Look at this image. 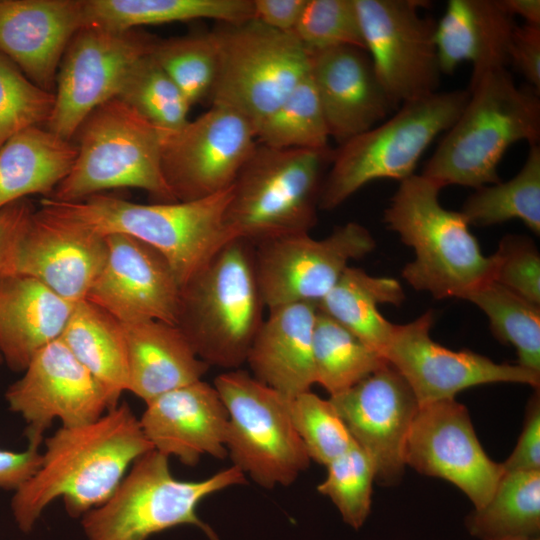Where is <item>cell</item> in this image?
<instances>
[{
    "label": "cell",
    "mask_w": 540,
    "mask_h": 540,
    "mask_svg": "<svg viewBox=\"0 0 540 540\" xmlns=\"http://www.w3.org/2000/svg\"><path fill=\"white\" fill-rule=\"evenodd\" d=\"M152 449L125 402L92 423L61 426L45 440L38 470L14 493L11 508L19 529L31 531L44 509L59 497L71 517L98 507L129 466Z\"/></svg>",
    "instance_id": "cell-1"
},
{
    "label": "cell",
    "mask_w": 540,
    "mask_h": 540,
    "mask_svg": "<svg viewBox=\"0 0 540 540\" xmlns=\"http://www.w3.org/2000/svg\"><path fill=\"white\" fill-rule=\"evenodd\" d=\"M467 90L464 108L421 173L442 188L498 183V165L509 147L540 139L539 92L518 86L507 68L470 80Z\"/></svg>",
    "instance_id": "cell-2"
},
{
    "label": "cell",
    "mask_w": 540,
    "mask_h": 540,
    "mask_svg": "<svg viewBox=\"0 0 540 540\" xmlns=\"http://www.w3.org/2000/svg\"><path fill=\"white\" fill-rule=\"evenodd\" d=\"M232 185L185 202L139 204L95 194L75 202L43 198L41 206L102 235L126 234L156 249L181 288L225 245L238 238L226 222Z\"/></svg>",
    "instance_id": "cell-3"
},
{
    "label": "cell",
    "mask_w": 540,
    "mask_h": 540,
    "mask_svg": "<svg viewBox=\"0 0 540 540\" xmlns=\"http://www.w3.org/2000/svg\"><path fill=\"white\" fill-rule=\"evenodd\" d=\"M441 189L422 174L400 181L383 221L414 250L402 276L415 290L465 299L492 281L493 258L483 254L464 215L440 204Z\"/></svg>",
    "instance_id": "cell-4"
},
{
    "label": "cell",
    "mask_w": 540,
    "mask_h": 540,
    "mask_svg": "<svg viewBox=\"0 0 540 540\" xmlns=\"http://www.w3.org/2000/svg\"><path fill=\"white\" fill-rule=\"evenodd\" d=\"M254 245L236 238L182 288L177 326L209 366L239 369L264 321Z\"/></svg>",
    "instance_id": "cell-5"
},
{
    "label": "cell",
    "mask_w": 540,
    "mask_h": 540,
    "mask_svg": "<svg viewBox=\"0 0 540 540\" xmlns=\"http://www.w3.org/2000/svg\"><path fill=\"white\" fill-rule=\"evenodd\" d=\"M167 133L119 98L103 103L77 130L75 162L47 198L75 202L110 189L138 188L157 203L177 202L161 167Z\"/></svg>",
    "instance_id": "cell-6"
},
{
    "label": "cell",
    "mask_w": 540,
    "mask_h": 540,
    "mask_svg": "<svg viewBox=\"0 0 540 540\" xmlns=\"http://www.w3.org/2000/svg\"><path fill=\"white\" fill-rule=\"evenodd\" d=\"M468 97V90L458 89L407 101L383 123L339 145L323 179L318 207L335 209L371 181L400 182L415 174L424 151L451 127Z\"/></svg>",
    "instance_id": "cell-7"
},
{
    "label": "cell",
    "mask_w": 540,
    "mask_h": 540,
    "mask_svg": "<svg viewBox=\"0 0 540 540\" xmlns=\"http://www.w3.org/2000/svg\"><path fill=\"white\" fill-rule=\"evenodd\" d=\"M333 150L257 144L232 184L226 222L252 244L309 233L317 221L323 171Z\"/></svg>",
    "instance_id": "cell-8"
},
{
    "label": "cell",
    "mask_w": 540,
    "mask_h": 540,
    "mask_svg": "<svg viewBox=\"0 0 540 540\" xmlns=\"http://www.w3.org/2000/svg\"><path fill=\"white\" fill-rule=\"evenodd\" d=\"M168 459L155 449L138 457L109 498L82 516L87 540H146L183 524L219 540L197 507L213 493L245 484L244 473L232 465L203 480L182 481L171 474Z\"/></svg>",
    "instance_id": "cell-9"
},
{
    "label": "cell",
    "mask_w": 540,
    "mask_h": 540,
    "mask_svg": "<svg viewBox=\"0 0 540 540\" xmlns=\"http://www.w3.org/2000/svg\"><path fill=\"white\" fill-rule=\"evenodd\" d=\"M218 51L211 105L242 115L256 129L309 74V53L292 32L256 19L212 32Z\"/></svg>",
    "instance_id": "cell-10"
},
{
    "label": "cell",
    "mask_w": 540,
    "mask_h": 540,
    "mask_svg": "<svg viewBox=\"0 0 540 540\" xmlns=\"http://www.w3.org/2000/svg\"><path fill=\"white\" fill-rule=\"evenodd\" d=\"M214 387L228 412L226 449L233 465L266 489L292 484L310 458L290 399L241 369L218 375Z\"/></svg>",
    "instance_id": "cell-11"
},
{
    "label": "cell",
    "mask_w": 540,
    "mask_h": 540,
    "mask_svg": "<svg viewBox=\"0 0 540 540\" xmlns=\"http://www.w3.org/2000/svg\"><path fill=\"white\" fill-rule=\"evenodd\" d=\"M156 41L136 29H79L59 65L54 106L45 128L73 141L87 116L118 96L133 66L152 51Z\"/></svg>",
    "instance_id": "cell-12"
},
{
    "label": "cell",
    "mask_w": 540,
    "mask_h": 540,
    "mask_svg": "<svg viewBox=\"0 0 540 540\" xmlns=\"http://www.w3.org/2000/svg\"><path fill=\"white\" fill-rule=\"evenodd\" d=\"M365 50L392 103L438 91L441 71L436 22L421 15L424 0H355Z\"/></svg>",
    "instance_id": "cell-13"
},
{
    "label": "cell",
    "mask_w": 540,
    "mask_h": 540,
    "mask_svg": "<svg viewBox=\"0 0 540 540\" xmlns=\"http://www.w3.org/2000/svg\"><path fill=\"white\" fill-rule=\"evenodd\" d=\"M253 245L260 292L271 310L292 303H318L339 281L348 262L369 254L376 243L364 226L348 222L320 240L300 233Z\"/></svg>",
    "instance_id": "cell-14"
},
{
    "label": "cell",
    "mask_w": 540,
    "mask_h": 540,
    "mask_svg": "<svg viewBox=\"0 0 540 540\" xmlns=\"http://www.w3.org/2000/svg\"><path fill=\"white\" fill-rule=\"evenodd\" d=\"M257 144L255 129L246 118L211 105L166 134L161 156L164 179L177 201L211 196L234 183Z\"/></svg>",
    "instance_id": "cell-15"
},
{
    "label": "cell",
    "mask_w": 540,
    "mask_h": 540,
    "mask_svg": "<svg viewBox=\"0 0 540 540\" xmlns=\"http://www.w3.org/2000/svg\"><path fill=\"white\" fill-rule=\"evenodd\" d=\"M432 311L395 324L384 356L406 380L419 406L454 399L469 387L510 382L539 389L540 374L520 365L499 364L470 350L453 351L430 337Z\"/></svg>",
    "instance_id": "cell-16"
},
{
    "label": "cell",
    "mask_w": 540,
    "mask_h": 540,
    "mask_svg": "<svg viewBox=\"0 0 540 540\" xmlns=\"http://www.w3.org/2000/svg\"><path fill=\"white\" fill-rule=\"evenodd\" d=\"M5 398L10 410L25 420L28 442L42 443L43 433L56 419L63 427L81 426L115 407L105 387L61 339L34 355Z\"/></svg>",
    "instance_id": "cell-17"
},
{
    "label": "cell",
    "mask_w": 540,
    "mask_h": 540,
    "mask_svg": "<svg viewBox=\"0 0 540 540\" xmlns=\"http://www.w3.org/2000/svg\"><path fill=\"white\" fill-rule=\"evenodd\" d=\"M405 464L460 488L475 509L491 498L503 474L484 452L464 405L448 399L419 406L404 453Z\"/></svg>",
    "instance_id": "cell-18"
},
{
    "label": "cell",
    "mask_w": 540,
    "mask_h": 540,
    "mask_svg": "<svg viewBox=\"0 0 540 540\" xmlns=\"http://www.w3.org/2000/svg\"><path fill=\"white\" fill-rule=\"evenodd\" d=\"M329 400L355 443L372 459L376 479L385 485L398 482L406 465L408 433L419 409L403 376L388 364Z\"/></svg>",
    "instance_id": "cell-19"
},
{
    "label": "cell",
    "mask_w": 540,
    "mask_h": 540,
    "mask_svg": "<svg viewBox=\"0 0 540 540\" xmlns=\"http://www.w3.org/2000/svg\"><path fill=\"white\" fill-rule=\"evenodd\" d=\"M105 238L106 262L85 299L121 323L155 319L176 325L181 286L168 261L132 236Z\"/></svg>",
    "instance_id": "cell-20"
},
{
    "label": "cell",
    "mask_w": 540,
    "mask_h": 540,
    "mask_svg": "<svg viewBox=\"0 0 540 540\" xmlns=\"http://www.w3.org/2000/svg\"><path fill=\"white\" fill-rule=\"evenodd\" d=\"M107 253L105 236L41 207L18 242L15 274L39 280L75 304L86 298Z\"/></svg>",
    "instance_id": "cell-21"
},
{
    "label": "cell",
    "mask_w": 540,
    "mask_h": 540,
    "mask_svg": "<svg viewBox=\"0 0 540 540\" xmlns=\"http://www.w3.org/2000/svg\"><path fill=\"white\" fill-rule=\"evenodd\" d=\"M308 53L309 74L330 138L339 145L374 127L397 109L365 50L340 46Z\"/></svg>",
    "instance_id": "cell-22"
},
{
    "label": "cell",
    "mask_w": 540,
    "mask_h": 540,
    "mask_svg": "<svg viewBox=\"0 0 540 540\" xmlns=\"http://www.w3.org/2000/svg\"><path fill=\"white\" fill-rule=\"evenodd\" d=\"M139 422L153 449L185 465L228 455V412L214 385L203 380L147 402Z\"/></svg>",
    "instance_id": "cell-23"
},
{
    "label": "cell",
    "mask_w": 540,
    "mask_h": 540,
    "mask_svg": "<svg viewBox=\"0 0 540 540\" xmlns=\"http://www.w3.org/2000/svg\"><path fill=\"white\" fill-rule=\"evenodd\" d=\"M83 26V0H0V53L54 93L64 52Z\"/></svg>",
    "instance_id": "cell-24"
},
{
    "label": "cell",
    "mask_w": 540,
    "mask_h": 540,
    "mask_svg": "<svg viewBox=\"0 0 540 540\" xmlns=\"http://www.w3.org/2000/svg\"><path fill=\"white\" fill-rule=\"evenodd\" d=\"M317 303L299 302L269 310L246 362L252 376L285 397L311 391L316 383L313 331Z\"/></svg>",
    "instance_id": "cell-25"
},
{
    "label": "cell",
    "mask_w": 540,
    "mask_h": 540,
    "mask_svg": "<svg viewBox=\"0 0 540 540\" xmlns=\"http://www.w3.org/2000/svg\"><path fill=\"white\" fill-rule=\"evenodd\" d=\"M501 0H449L436 22L435 43L441 73L472 64L470 80L507 68L516 23Z\"/></svg>",
    "instance_id": "cell-26"
},
{
    "label": "cell",
    "mask_w": 540,
    "mask_h": 540,
    "mask_svg": "<svg viewBox=\"0 0 540 540\" xmlns=\"http://www.w3.org/2000/svg\"><path fill=\"white\" fill-rule=\"evenodd\" d=\"M76 304V303H75ZM39 280L22 274L0 278V354L13 371L60 339L74 310Z\"/></svg>",
    "instance_id": "cell-27"
},
{
    "label": "cell",
    "mask_w": 540,
    "mask_h": 540,
    "mask_svg": "<svg viewBox=\"0 0 540 540\" xmlns=\"http://www.w3.org/2000/svg\"><path fill=\"white\" fill-rule=\"evenodd\" d=\"M128 359V390L145 403L202 380L201 360L177 325L155 319L122 323Z\"/></svg>",
    "instance_id": "cell-28"
},
{
    "label": "cell",
    "mask_w": 540,
    "mask_h": 540,
    "mask_svg": "<svg viewBox=\"0 0 540 540\" xmlns=\"http://www.w3.org/2000/svg\"><path fill=\"white\" fill-rule=\"evenodd\" d=\"M77 155L73 141L43 126L29 127L0 147V209L32 194L50 197Z\"/></svg>",
    "instance_id": "cell-29"
},
{
    "label": "cell",
    "mask_w": 540,
    "mask_h": 540,
    "mask_svg": "<svg viewBox=\"0 0 540 540\" xmlns=\"http://www.w3.org/2000/svg\"><path fill=\"white\" fill-rule=\"evenodd\" d=\"M404 299V290L396 279L371 276L362 269L347 267L317 308L384 356L395 324L385 319L378 306H399Z\"/></svg>",
    "instance_id": "cell-30"
},
{
    "label": "cell",
    "mask_w": 540,
    "mask_h": 540,
    "mask_svg": "<svg viewBox=\"0 0 540 540\" xmlns=\"http://www.w3.org/2000/svg\"><path fill=\"white\" fill-rule=\"evenodd\" d=\"M83 14L84 26L109 31L197 19L224 24L254 19L253 0H83Z\"/></svg>",
    "instance_id": "cell-31"
},
{
    "label": "cell",
    "mask_w": 540,
    "mask_h": 540,
    "mask_svg": "<svg viewBox=\"0 0 540 540\" xmlns=\"http://www.w3.org/2000/svg\"><path fill=\"white\" fill-rule=\"evenodd\" d=\"M60 339L105 387L113 406L128 390V359L122 323L84 299L77 302Z\"/></svg>",
    "instance_id": "cell-32"
},
{
    "label": "cell",
    "mask_w": 540,
    "mask_h": 540,
    "mask_svg": "<svg viewBox=\"0 0 540 540\" xmlns=\"http://www.w3.org/2000/svg\"><path fill=\"white\" fill-rule=\"evenodd\" d=\"M482 540L537 537L540 531V471L503 472L489 501L467 518Z\"/></svg>",
    "instance_id": "cell-33"
},
{
    "label": "cell",
    "mask_w": 540,
    "mask_h": 540,
    "mask_svg": "<svg viewBox=\"0 0 540 540\" xmlns=\"http://www.w3.org/2000/svg\"><path fill=\"white\" fill-rule=\"evenodd\" d=\"M313 363L316 383L330 396L351 388L389 364L382 354L318 308L313 331Z\"/></svg>",
    "instance_id": "cell-34"
},
{
    "label": "cell",
    "mask_w": 540,
    "mask_h": 540,
    "mask_svg": "<svg viewBox=\"0 0 540 540\" xmlns=\"http://www.w3.org/2000/svg\"><path fill=\"white\" fill-rule=\"evenodd\" d=\"M469 225L491 226L521 220L540 234V147L530 146L520 171L506 182L475 189L460 211Z\"/></svg>",
    "instance_id": "cell-35"
},
{
    "label": "cell",
    "mask_w": 540,
    "mask_h": 540,
    "mask_svg": "<svg viewBox=\"0 0 540 540\" xmlns=\"http://www.w3.org/2000/svg\"><path fill=\"white\" fill-rule=\"evenodd\" d=\"M465 300L487 316L493 335L511 344L518 354V365L540 374V306L489 281Z\"/></svg>",
    "instance_id": "cell-36"
},
{
    "label": "cell",
    "mask_w": 540,
    "mask_h": 540,
    "mask_svg": "<svg viewBox=\"0 0 540 540\" xmlns=\"http://www.w3.org/2000/svg\"><path fill=\"white\" fill-rule=\"evenodd\" d=\"M259 144L278 149H328L330 135L308 74L255 129Z\"/></svg>",
    "instance_id": "cell-37"
},
{
    "label": "cell",
    "mask_w": 540,
    "mask_h": 540,
    "mask_svg": "<svg viewBox=\"0 0 540 540\" xmlns=\"http://www.w3.org/2000/svg\"><path fill=\"white\" fill-rule=\"evenodd\" d=\"M151 52L136 62L116 98L158 128L176 131L189 121L191 105Z\"/></svg>",
    "instance_id": "cell-38"
},
{
    "label": "cell",
    "mask_w": 540,
    "mask_h": 540,
    "mask_svg": "<svg viewBox=\"0 0 540 540\" xmlns=\"http://www.w3.org/2000/svg\"><path fill=\"white\" fill-rule=\"evenodd\" d=\"M151 54L191 106L209 100L218 68L213 33L157 40Z\"/></svg>",
    "instance_id": "cell-39"
},
{
    "label": "cell",
    "mask_w": 540,
    "mask_h": 540,
    "mask_svg": "<svg viewBox=\"0 0 540 540\" xmlns=\"http://www.w3.org/2000/svg\"><path fill=\"white\" fill-rule=\"evenodd\" d=\"M326 467L327 476L317 490L332 500L347 524L359 529L370 512L372 483L376 479L372 459L355 443Z\"/></svg>",
    "instance_id": "cell-40"
},
{
    "label": "cell",
    "mask_w": 540,
    "mask_h": 540,
    "mask_svg": "<svg viewBox=\"0 0 540 540\" xmlns=\"http://www.w3.org/2000/svg\"><path fill=\"white\" fill-rule=\"evenodd\" d=\"M290 413L310 460L327 466L355 444L329 399L301 393L290 399Z\"/></svg>",
    "instance_id": "cell-41"
},
{
    "label": "cell",
    "mask_w": 540,
    "mask_h": 540,
    "mask_svg": "<svg viewBox=\"0 0 540 540\" xmlns=\"http://www.w3.org/2000/svg\"><path fill=\"white\" fill-rule=\"evenodd\" d=\"M54 100L53 92L37 86L0 53V147L29 127L45 126Z\"/></svg>",
    "instance_id": "cell-42"
},
{
    "label": "cell",
    "mask_w": 540,
    "mask_h": 540,
    "mask_svg": "<svg viewBox=\"0 0 540 540\" xmlns=\"http://www.w3.org/2000/svg\"><path fill=\"white\" fill-rule=\"evenodd\" d=\"M293 33L307 51L340 46L365 50L355 0H306Z\"/></svg>",
    "instance_id": "cell-43"
},
{
    "label": "cell",
    "mask_w": 540,
    "mask_h": 540,
    "mask_svg": "<svg viewBox=\"0 0 540 540\" xmlns=\"http://www.w3.org/2000/svg\"><path fill=\"white\" fill-rule=\"evenodd\" d=\"M492 258V281L540 306V255L533 241L506 235Z\"/></svg>",
    "instance_id": "cell-44"
},
{
    "label": "cell",
    "mask_w": 540,
    "mask_h": 540,
    "mask_svg": "<svg viewBox=\"0 0 540 540\" xmlns=\"http://www.w3.org/2000/svg\"><path fill=\"white\" fill-rule=\"evenodd\" d=\"M35 210L28 198L0 209V278L15 274L17 245Z\"/></svg>",
    "instance_id": "cell-45"
},
{
    "label": "cell",
    "mask_w": 540,
    "mask_h": 540,
    "mask_svg": "<svg viewBox=\"0 0 540 540\" xmlns=\"http://www.w3.org/2000/svg\"><path fill=\"white\" fill-rule=\"evenodd\" d=\"M501 466L503 472L540 471L539 390L528 405L525 424L517 445Z\"/></svg>",
    "instance_id": "cell-46"
},
{
    "label": "cell",
    "mask_w": 540,
    "mask_h": 540,
    "mask_svg": "<svg viewBox=\"0 0 540 540\" xmlns=\"http://www.w3.org/2000/svg\"><path fill=\"white\" fill-rule=\"evenodd\" d=\"M509 64L524 76L529 86L540 92V26L516 25L510 43Z\"/></svg>",
    "instance_id": "cell-47"
},
{
    "label": "cell",
    "mask_w": 540,
    "mask_h": 540,
    "mask_svg": "<svg viewBox=\"0 0 540 540\" xmlns=\"http://www.w3.org/2000/svg\"><path fill=\"white\" fill-rule=\"evenodd\" d=\"M41 442L29 441L22 452L0 450V489L16 491L40 467Z\"/></svg>",
    "instance_id": "cell-48"
},
{
    "label": "cell",
    "mask_w": 540,
    "mask_h": 540,
    "mask_svg": "<svg viewBox=\"0 0 540 540\" xmlns=\"http://www.w3.org/2000/svg\"><path fill=\"white\" fill-rule=\"evenodd\" d=\"M306 0H253L254 19L282 32L294 31Z\"/></svg>",
    "instance_id": "cell-49"
},
{
    "label": "cell",
    "mask_w": 540,
    "mask_h": 540,
    "mask_svg": "<svg viewBox=\"0 0 540 540\" xmlns=\"http://www.w3.org/2000/svg\"><path fill=\"white\" fill-rule=\"evenodd\" d=\"M501 3L514 18L520 16L525 24L540 26L539 0H501Z\"/></svg>",
    "instance_id": "cell-50"
},
{
    "label": "cell",
    "mask_w": 540,
    "mask_h": 540,
    "mask_svg": "<svg viewBox=\"0 0 540 540\" xmlns=\"http://www.w3.org/2000/svg\"><path fill=\"white\" fill-rule=\"evenodd\" d=\"M488 540H539V537H528V536H512V537H501Z\"/></svg>",
    "instance_id": "cell-51"
},
{
    "label": "cell",
    "mask_w": 540,
    "mask_h": 540,
    "mask_svg": "<svg viewBox=\"0 0 540 540\" xmlns=\"http://www.w3.org/2000/svg\"><path fill=\"white\" fill-rule=\"evenodd\" d=\"M2 361H3V360H2V356H1V354H0V362H2Z\"/></svg>",
    "instance_id": "cell-52"
}]
</instances>
